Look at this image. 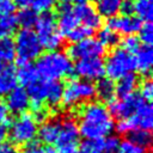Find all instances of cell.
I'll list each match as a JSON object with an SVG mask.
<instances>
[{"instance_id": "obj_1", "label": "cell", "mask_w": 153, "mask_h": 153, "mask_svg": "<svg viewBox=\"0 0 153 153\" xmlns=\"http://www.w3.org/2000/svg\"><path fill=\"white\" fill-rule=\"evenodd\" d=\"M79 133L85 139H103L115 128V121L109 109L100 102L82 104L79 115Z\"/></svg>"}, {"instance_id": "obj_2", "label": "cell", "mask_w": 153, "mask_h": 153, "mask_svg": "<svg viewBox=\"0 0 153 153\" xmlns=\"http://www.w3.org/2000/svg\"><path fill=\"white\" fill-rule=\"evenodd\" d=\"M35 68L38 76L45 80H60L73 72L71 57L61 50H50L39 55Z\"/></svg>"}, {"instance_id": "obj_3", "label": "cell", "mask_w": 153, "mask_h": 153, "mask_svg": "<svg viewBox=\"0 0 153 153\" xmlns=\"http://www.w3.org/2000/svg\"><path fill=\"white\" fill-rule=\"evenodd\" d=\"M35 32L39 39V43L43 49L50 50H59L62 45V36L59 31L56 17L50 11L43 12L38 16V19L35 24Z\"/></svg>"}, {"instance_id": "obj_4", "label": "cell", "mask_w": 153, "mask_h": 153, "mask_svg": "<svg viewBox=\"0 0 153 153\" xmlns=\"http://www.w3.org/2000/svg\"><path fill=\"white\" fill-rule=\"evenodd\" d=\"M104 69L109 79L118 80L134 72V55L123 48H114L105 59Z\"/></svg>"}, {"instance_id": "obj_5", "label": "cell", "mask_w": 153, "mask_h": 153, "mask_svg": "<svg viewBox=\"0 0 153 153\" xmlns=\"http://www.w3.org/2000/svg\"><path fill=\"white\" fill-rule=\"evenodd\" d=\"M94 96L96 88L91 81L84 79H71L63 86L61 102L67 108H75L88 103Z\"/></svg>"}, {"instance_id": "obj_6", "label": "cell", "mask_w": 153, "mask_h": 153, "mask_svg": "<svg viewBox=\"0 0 153 153\" xmlns=\"http://www.w3.org/2000/svg\"><path fill=\"white\" fill-rule=\"evenodd\" d=\"M38 123L30 114L18 115L10 124L8 136L13 145L27 146L37 137Z\"/></svg>"}, {"instance_id": "obj_7", "label": "cell", "mask_w": 153, "mask_h": 153, "mask_svg": "<svg viewBox=\"0 0 153 153\" xmlns=\"http://www.w3.org/2000/svg\"><path fill=\"white\" fill-rule=\"evenodd\" d=\"M14 47L18 63H30L42 54V45L32 29H22L17 32Z\"/></svg>"}, {"instance_id": "obj_8", "label": "cell", "mask_w": 153, "mask_h": 153, "mask_svg": "<svg viewBox=\"0 0 153 153\" xmlns=\"http://www.w3.org/2000/svg\"><path fill=\"white\" fill-rule=\"evenodd\" d=\"M152 126H153V108L149 102L143 100L130 117L126 120H120L116 129L122 134H128L133 129L149 130Z\"/></svg>"}, {"instance_id": "obj_9", "label": "cell", "mask_w": 153, "mask_h": 153, "mask_svg": "<svg viewBox=\"0 0 153 153\" xmlns=\"http://www.w3.org/2000/svg\"><path fill=\"white\" fill-rule=\"evenodd\" d=\"M79 128L72 117H62L60 130L55 141L56 153H75L79 143Z\"/></svg>"}, {"instance_id": "obj_10", "label": "cell", "mask_w": 153, "mask_h": 153, "mask_svg": "<svg viewBox=\"0 0 153 153\" xmlns=\"http://www.w3.org/2000/svg\"><path fill=\"white\" fill-rule=\"evenodd\" d=\"M105 53V48L97 38L87 37L79 42L72 43L67 49V55L74 60H82L88 57H100Z\"/></svg>"}, {"instance_id": "obj_11", "label": "cell", "mask_w": 153, "mask_h": 153, "mask_svg": "<svg viewBox=\"0 0 153 153\" xmlns=\"http://www.w3.org/2000/svg\"><path fill=\"white\" fill-rule=\"evenodd\" d=\"M73 72H75V74L80 79L91 82L94 80H99L105 74L104 61L100 57H88L78 60L75 66L73 67Z\"/></svg>"}, {"instance_id": "obj_12", "label": "cell", "mask_w": 153, "mask_h": 153, "mask_svg": "<svg viewBox=\"0 0 153 153\" xmlns=\"http://www.w3.org/2000/svg\"><path fill=\"white\" fill-rule=\"evenodd\" d=\"M143 99L137 93H133L127 97H122L118 99H112L110 102V109L112 117H117L118 120H126L130 117L135 110L140 106Z\"/></svg>"}, {"instance_id": "obj_13", "label": "cell", "mask_w": 153, "mask_h": 153, "mask_svg": "<svg viewBox=\"0 0 153 153\" xmlns=\"http://www.w3.org/2000/svg\"><path fill=\"white\" fill-rule=\"evenodd\" d=\"M141 24H142V22L133 14L131 16H123V14L115 16L112 18H109L106 22L108 27H110L118 35L122 33L126 36H130V35L139 32Z\"/></svg>"}, {"instance_id": "obj_14", "label": "cell", "mask_w": 153, "mask_h": 153, "mask_svg": "<svg viewBox=\"0 0 153 153\" xmlns=\"http://www.w3.org/2000/svg\"><path fill=\"white\" fill-rule=\"evenodd\" d=\"M73 10H74V13H75L79 23L81 25L88 27L93 32L102 26V23H103L102 17L97 12L96 7H93L88 2L76 5L75 7H73Z\"/></svg>"}, {"instance_id": "obj_15", "label": "cell", "mask_w": 153, "mask_h": 153, "mask_svg": "<svg viewBox=\"0 0 153 153\" xmlns=\"http://www.w3.org/2000/svg\"><path fill=\"white\" fill-rule=\"evenodd\" d=\"M55 17L59 31L62 37H66L74 27H76L80 24L74 13L73 7L69 4H61L57 8V16Z\"/></svg>"}, {"instance_id": "obj_16", "label": "cell", "mask_w": 153, "mask_h": 153, "mask_svg": "<svg viewBox=\"0 0 153 153\" xmlns=\"http://www.w3.org/2000/svg\"><path fill=\"white\" fill-rule=\"evenodd\" d=\"M6 96H7L6 97V106L10 112L18 114V115L24 114L31 104L27 92L23 87L17 86Z\"/></svg>"}, {"instance_id": "obj_17", "label": "cell", "mask_w": 153, "mask_h": 153, "mask_svg": "<svg viewBox=\"0 0 153 153\" xmlns=\"http://www.w3.org/2000/svg\"><path fill=\"white\" fill-rule=\"evenodd\" d=\"M135 69H137L142 75H149L153 63V49L148 44H141L139 49L134 53Z\"/></svg>"}, {"instance_id": "obj_18", "label": "cell", "mask_w": 153, "mask_h": 153, "mask_svg": "<svg viewBox=\"0 0 153 153\" xmlns=\"http://www.w3.org/2000/svg\"><path fill=\"white\" fill-rule=\"evenodd\" d=\"M61 126V118H51L44 121L37 130L38 139L45 145H53L56 141Z\"/></svg>"}, {"instance_id": "obj_19", "label": "cell", "mask_w": 153, "mask_h": 153, "mask_svg": "<svg viewBox=\"0 0 153 153\" xmlns=\"http://www.w3.org/2000/svg\"><path fill=\"white\" fill-rule=\"evenodd\" d=\"M18 79L16 69L13 67H4L0 72V96L8 94L13 88L17 87Z\"/></svg>"}, {"instance_id": "obj_20", "label": "cell", "mask_w": 153, "mask_h": 153, "mask_svg": "<svg viewBox=\"0 0 153 153\" xmlns=\"http://www.w3.org/2000/svg\"><path fill=\"white\" fill-rule=\"evenodd\" d=\"M94 88H96V96L102 102H111L115 98L116 86H115L114 80H111L109 78L99 79L97 85L94 86Z\"/></svg>"}, {"instance_id": "obj_21", "label": "cell", "mask_w": 153, "mask_h": 153, "mask_svg": "<svg viewBox=\"0 0 153 153\" xmlns=\"http://www.w3.org/2000/svg\"><path fill=\"white\" fill-rule=\"evenodd\" d=\"M63 85L59 80H47L45 85V103L51 106L60 104L62 99Z\"/></svg>"}, {"instance_id": "obj_22", "label": "cell", "mask_w": 153, "mask_h": 153, "mask_svg": "<svg viewBox=\"0 0 153 153\" xmlns=\"http://www.w3.org/2000/svg\"><path fill=\"white\" fill-rule=\"evenodd\" d=\"M115 86H116V93L120 96V98L130 96V94L135 93V90L137 87V78L135 74L130 73V74L118 79V82Z\"/></svg>"}, {"instance_id": "obj_23", "label": "cell", "mask_w": 153, "mask_h": 153, "mask_svg": "<svg viewBox=\"0 0 153 153\" xmlns=\"http://www.w3.org/2000/svg\"><path fill=\"white\" fill-rule=\"evenodd\" d=\"M122 0H97L96 10L100 17L112 18L120 13Z\"/></svg>"}, {"instance_id": "obj_24", "label": "cell", "mask_w": 153, "mask_h": 153, "mask_svg": "<svg viewBox=\"0 0 153 153\" xmlns=\"http://www.w3.org/2000/svg\"><path fill=\"white\" fill-rule=\"evenodd\" d=\"M38 16V12L35 11L32 7H23L16 16L17 24L23 29H31L32 26H35Z\"/></svg>"}, {"instance_id": "obj_25", "label": "cell", "mask_w": 153, "mask_h": 153, "mask_svg": "<svg viewBox=\"0 0 153 153\" xmlns=\"http://www.w3.org/2000/svg\"><path fill=\"white\" fill-rule=\"evenodd\" d=\"M16 74L18 81L24 86H27L30 82L35 81L38 78L36 68L31 63H18V69L16 71Z\"/></svg>"}, {"instance_id": "obj_26", "label": "cell", "mask_w": 153, "mask_h": 153, "mask_svg": "<svg viewBox=\"0 0 153 153\" xmlns=\"http://www.w3.org/2000/svg\"><path fill=\"white\" fill-rule=\"evenodd\" d=\"M128 141H130L131 143L147 149L149 148L151 143H152V135L149 133V130H145V129H133L128 133Z\"/></svg>"}, {"instance_id": "obj_27", "label": "cell", "mask_w": 153, "mask_h": 153, "mask_svg": "<svg viewBox=\"0 0 153 153\" xmlns=\"http://www.w3.org/2000/svg\"><path fill=\"white\" fill-rule=\"evenodd\" d=\"M141 22H151L153 17V2L152 0H134V11Z\"/></svg>"}, {"instance_id": "obj_28", "label": "cell", "mask_w": 153, "mask_h": 153, "mask_svg": "<svg viewBox=\"0 0 153 153\" xmlns=\"http://www.w3.org/2000/svg\"><path fill=\"white\" fill-rule=\"evenodd\" d=\"M17 19L13 13H0V38L11 37L17 30Z\"/></svg>"}, {"instance_id": "obj_29", "label": "cell", "mask_w": 153, "mask_h": 153, "mask_svg": "<svg viewBox=\"0 0 153 153\" xmlns=\"http://www.w3.org/2000/svg\"><path fill=\"white\" fill-rule=\"evenodd\" d=\"M99 43L104 47V48H115L118 43H120V35L117 32H115L114 30H111L110 27L105 26L102 27L98 32V38Z\"/></svg>"}, {"instance_id": "obj_30", "label": "cell", "mask_w": 153, "mask_h": 153, "mask_svg": "<svg viewBox=\"0 0 153 153\" xmlns=\"http://www.w3.org/2000/svg\"><path fill=\"white\" fill-rule=\"evenodd\" d=\"M16 59L14 41L11 37L0 38V60L2 62H11Z\"/></svg>"}, {"instance_id": "obj_31", "label": "cell", "mask_w": 153, "mask_h": 153, "mask_svg": "<svg viewBox=\"0 0 153 153\" xmlns=\"http://www.w3.org/2000/svg\"><path fill=\"white\" fill-rule=\"evenodd\" d=\"M80 153H104V139H85Z\"/></svg>"}, {"instance_id": "obj_32", "label": "cell", "mask_w": 153, "mask_h": 153, "mask_svg": "<svg viewBox=\"0 0 153 153\" xmlns=\"http://www.w3.org/2000/svg\"><path fill=\"white\" fill-rule=\"evenodd\" d=\"M92 33H93L92 30H90L88 27H86V26L79 24V25H78L76 27H74L65 38H67V41L71 42V43H75V42H79V41H81V39L87 38V37H91Z\"/></svg>"}, {"instance_id": "obj_33", "label": "cell", "mask_w": 153, "mask_h": 153, "mask_svg": "<svg viewBox=\"0 0 153 153\" xmlns=\"http://www.w3.org/2000/svg\"><path fill=\"white\" fill-rule=\"evenodd\" d=\"M140 33V42H142V44H148L151 45L153 42V26L151 22H143L140 26L139 30Z\"/></svg>"}, {"instance_id": "obj_34", "label": "cell", "mask_w": 153, "mask_h": 153, "mask_svg": "<svg viewBox=\"0 0 153 153\" xmlns=\"http://www.w3.org/2000/svg\"><path fill=\"white\" fill-rule=\"evenodd\" d=\"M140 45H141L140 39H139L136 36H134V35L127 36V37H124V39L122 41V48H123L124 50L129 51V53L133 54V55H134V53L139 49Z\"/></svg>"}, {"instance_id": "obj_35", "label": "cell", "mask_w": 153, "mask_h": 153, "mask_svg": "<svg viewBox=\"0 0 153 153\" xmlns=\"http://www.w3.org/2000/svg\"><path fill=\"white\" fill-rule=\"evenodd\" d=\"M116 153H146V149L131 143L128 140H124V141L120 142Z\"/></svg>"}, {"instance_id": "obj_36", "label": "cell", "mask_w": 153, "mask_h": 153, "mask_svg": "<svg viewBox=\"0 0 153 153\" xmlns=\"http://www.w3.org/2000/svg\"><path fill=\"white\" fill-rule=\"evenodd\" d=\"M140 97L146 100L149 102L153 98V84L151 79H145L142 81V84L140 85Z\"/></svg>"}, {"instance_id": "obj_37", "label": "cell", "mask_w": 153, "mask_h": 153, "mask_svg": "<svg viewBox=\"0 0 153 153\" xmlns=\"http://www.w3.org/2000/svg\"><path fill=\"white\" fill-rule=\"evenodd\" d=\"M56 0H32V8L37 12H48L55 6Z\"/></svg>"}, {"instance_id": "obj_38", "label": "cell", "mask_w": 153, "mask_h": 153, "mask_svg": "<svg viewBox=\"0 0 153 153\" xmlns=\"http://www.w3.org/2000/svg\"><path fill=\"white\" fill-rule=\"evenodd\" d=\"M118 145H120L118 137L108 135L104 140V153H116Z\"/></svg>"}, {"instance_id": "obj_39", "label": "cell", "mask_w": 153, "mask_h": 153, "mask_svg": "<svg viewBox=\"0 0 153 153\" xmlns=\"http://www.w3.org/2000/svg\"><path fill=\"white\" fill-rule=\"evenodd\" d=\"M32 116H33V118H35V121H36L37 123H43L44 121L48 120V110L44 109L43 106L35 108Z\"/></svg>"}, {"instance_id": "obj_40", "label": "cell", "mask_w": 153, "mask_h": 153, "mask_svg": "<svg viewBox=\"0 0 153 153\" xmlns=\"http://www.w3.org/2000/svg\"><path fill=\"white\" fill-rule=\"evenodd\" d=\"M134 11V0H122L120 12L123 16H131Z\"/></svg>"}, {"instance_id": "obj_41", "label": "cell", "mask_w": 153, "mask_h": 153, "mask_svg": "<svg viewBox=\"0 0 153 153\" xmlns=\"http://www.w3.org/2000/svg\"><path fill=\"white\" fill-rule=\"evenodd\" d=\"M16 5L12 0H0V13H13Z\"/></svg>"}, {"instance_id": "obj_42", "label": "cell", "mask_w": 153, "mask_h": 153, "mask_svg": "<svg viewBox=\"0 0 153 153\" xmlns=\"http://www.w3.org/2000/svg\"><path fill=\"white\" fill-rule=\"evenodd\" d=\"M10 121V111L5 103L0 100V124H6Z\"/></svg>"}, {"instance_id": "obj_43", "label": "cell", "mask_w": 153, "mask_h": 153, "mask_svg": "<svg viewBox=\"0 0 153 153\" xmlns=\"http://www.w3.org/2000/svg\"><path fill=\"white\" fill-rule=\"evenodd\" d=\"M0 153H17V149L12 142L2 141L0 143Z\"/></svg>"}, {"instance_id": "obj_44", "label": "cell", "mask_w": 153, "mask_h": 153, "mask_svg": "<svg viewBox=\"0 0 153 153\" xmlns=\"http://www.w3.org/2000/svg\"><path fill=\"white\" fill-rule=\"evenodd\" d=\"M12 1L16 6H19L20 8H23V7H29L32 0H12Z\"/></svg>"}, {"instance_id": "obj_45", "label": "cell", "mask_w": 153, "mask_h": 153, "mask_svg": "<svg viewBox=\"0 0 153 153\" xmlns=\"http://www.w3.org/2000/svg\"><path fill=\"white\" fill-rule=\"evenodd\" d=\"M7 135V129L5 124H0V143L2 141H5V137Z\"/></svg>"}, {"instance_id": "obj_46", "label": "cell", "mask_w": 153, "mask_h": 153, "mask_svg": "<svg viewBox=\"0 0 153 153\" xmlns=\"http://www.w3.org/2000/svg\"><path fill=\"white\" fill-rule=\"evenodd\" d=\"M41 153H56V151L53 149L51 147H44V148H41Z\"/></svg>"}, {"instance_id": "obj_47", "label": "cell", "mask_w": 153, "mask_h": 153, "mask_svg": "<svg viewBox=\"0 0 153 153\" xmlns=\"http://www.w3.org/2000/svg\"><path fill=\"white\" fill-rule=\"evenodd\" d=\"M88 0H72L71 2H74V4H76V5H80V4H86Z\"/></svg>"}, {"instance_id": "obj_48", "label": "cell", "mask_w": 153, "mask_h": 153, "mask_svg": "<svg viewBox=\"0 0 153 153\" xmlns=\"http://www.w3.org/2000/svg\"><path fill=\"white\" fill-rule=\"evenodd\" d=\"M59 2H61V4H69L72 0H57Z\"/></svg>"}, {"instance_id": "obj_49", "label": "cell", "mask_w": 153, "mask_h": 153, "mask_svg": "<svg viewBox=\"0 0 153 153\" xmlns=\"http://www.w3.org/2000/svg\"><path fill=\"white\" fill-rule=\"evenodd\" d=\"M2 68H4V62L0 60V72H1V69H2Z\"/></svg>"}, {"instance_id": "obj_50", "label": "cell", "mask_w": 153, "mask_h": 153, "mask_svg": "<svg viewBox=\"0 0 153 153\" xmlns=\"http://www.w3.org/2000/svg\"><path fill=\"white\" fill-rule=\"evenodd\" d=\"M75 153H80V152H75Z\"/></svg>"}, {"instance_id": "obj_51", "label": "cell", "mask_w": 153, "mask_h": 153, "mask_svg": "<svg viewBox=\"0 0 153 153\" xmlns=\"http://www.w3.org/2000/svg\"><path fill=\"white\" fill-rule=\"evenodd\" d=\"M94 1H97V0H94Z\"/></svg>"}]
</instances>
